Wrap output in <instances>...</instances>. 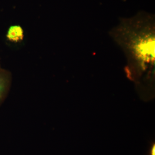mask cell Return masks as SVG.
I'll return each instance as SVG.
<instances>
[{
	"instance_id": "obj_2",
	"label": "cell",
	"mask_w": 155,
	"mask_h": 155,
	"mask_svg": "<svg viewBox=\"0 0 155 155\" xmlns=\"http://www.w3.org/2000/svg\"><path fill=\"white\" fill-rule=\"evenodd\" d=\"M12 76L11 72L0 68V105L5 99L11 87Z\"/></svg>"
},
{
	"instance_id": "obj_3",
	"label": "cell",
	"mask_w": 155,
	"mask_h": 155,
	"mask_svg": "<svg viewBox=\"0 0 155 155\" xmlns=\"http://www.w3.org/2000/svg\"><path fill=\"white\" fill-rule=\"evenodd\" d=\"M24 38V30L20 25H18L10 26L6 34V38L11 42H20L23 41Z\"/></svg>"
},
{
	"instance_id": "obj_4",
	"label": "cell",
	"mask_w": 155,
	"mask_h": 155,
	"mask_svg": "<svg viewBox=\"0 0 155 155\" xmlns=\"http://www.w3.org/2000/svg\"><path fill=\"white\" fill-rule=\"evenodd\" d=\"M155 145H154L153 146V147L152 148L151 152V155H155Z\"/></svg>"
},
{
	"instance_id": "obj_1",
	"label": "cell",
	"mask_w": 155,
	"mask_h": 155,
	"mask_svg": "<svg viewBox=\"0 0 155 155\" xmlns=\"http://www.w3.org/2000/svg\"><path fill=\"white\" fill-rule=\"evenodd\" d=\"M154 24L150 17H137L122 21L113 31L127 59L142 69L154 63Z\"/></svg>"
},
{
	"instance_id": "obj_5",
	"label": "cell",
	"mask_w": 155,
	"mask_h": 155,
	"mask_svg": "<svg viewBox=\"0 0 155 155\" xmlns=\"http://www.w3.org/2000/svg\"><path fill=\"white\" fill-rule=\"evenodd\" d=\"M0 68H1V67H0Z\"/></svg>"
}]
</instances>
